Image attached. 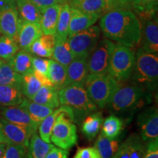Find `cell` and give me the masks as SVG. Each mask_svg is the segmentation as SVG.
I'll use <instances>...</instances> for the list:
<instances>
[{
    "label": "cell",
    "mask_w": 158,
    "mask_h": 158,
    "mask_svg": "<svg viewBox=\"0 0 158 158\" xmlns=\"http://www.w3.org/2000/svg\"><path fill=\"white\" fill-rule=\"evenodd\" d=\"M102 34L112 41L130 48L140 44L141 26L133 10L116 7L102 15L99 23Z\"/></svg>",
    "instance_id": "cell-1"
},
{
    "label": "cell",
    "mask_w": 158,
    "mask_h": 158,
    "mask_svg": "<svg viewBox=\"0 0 158 158\" xmlns=\"http://www.w3.org/2000/svg\"><path fill=\"white\" fill-rule=\"evenodd\" d=\"M152 100V92L133 83L119 84L108 107L112 112L120 114L133 111Z\"/></svg>",
    "instance_id": "cell-2"
},
{
    "label": "cell",
    "mask_w": 158,
    "mask_h": 158,
    "mask_svg": "<svg viewBox=\"0 0 158 158\" xmlns=\"http://www.w3.org/2000/svg\"><path fill=\"white\" fill-rule=\"evenodd\" d=\"M131 83L152 93L158 84V55L139 47L135 53V64L130 78ZM129 80V81H130Z\"/></svg>",
    "instance_id": "cell-3"
},
{
    "label": "cell",
    "mask_w": 158,
    "mask_h": 158,
    "mask_svg": "<svg viewBox=\"0 0 158 158\" xmlns=\"http://www.w3.org/2000/svg\"><path fill=\"white\" fill-rule=\"evenodd\" d=\"M59 103L73 110L75 122H78L89 114L98 110V107L89 98L84 85L71 84L58 91Z\"/></svg>",
    "instance_id": "cell-4"
},
{
    "label": "cell",
    "mask_w": 158,
    "mask_h": 158,
    "mask_svg": "<svg viewBox=\"0 0 158 158\" xmlns=\"http://www.w3.org/2000/svg\"><path fill=\"white\" fill-rule=\"evenodd\" d=\"M120 83L108 73H89L84 83L89 98L96 105L98 108H103L108 106Z\"/></svg>",
    "instance_id": "cell-5"
},
{
    "label": "cell",
    "mask_w": 158,
    "mask_h": 158,
    "mask_svg": "<svg viewBox=\"0 0 158 158\" xmlns=\"http://www.w3.org/2000/svg\"><path fill=\"white\" fill-rule=\"evenodd\" d=\"M135 64V53L133 48L122 44L115 45L110 57L108 73L118 83L130 80Z\"/></svg>",
    "instance_id": "cell-6"
},
{
    "label": "cell",
    "mask_w": 158,
    "mask_h": 158,
    "mask_svg": "<svg viewBox=\"0 0 158 158\" xmlns=\"http://www.w3.org/2000/svg\"><path fill=\"white\" fill-rule=\"evenodd\" d=\"M50 140L57 147L65 150L71 149L78 142L77 127L66 112H62L56 117Z\"/></svg>",
    "instance_id": "cell-7"
},
{
    "label": "cell",
    "mask_w": 158,
    "mask_h": 158,
    "mask_svg": "<svg viewBox=\"0 0 158 158\" xmlns=\"http://www.w3.org/2000/svg\"><path fill=\"white\" fill-rule=\"evenodd\" d=\"M100 32V27L93 25L69 37V45L75 57L89 56L99 42Z\"/></svg>",
    "instance_id": "cell-8"
},
{
    "label": "cell",
    "mask_w": 158,
    "mask_h": 158,
    "mask_svg": "<svg viewBox=\"0 0 158 158\" xmlns=\"http://www.w3.org/2000/svg\"><path fill=\"white\" fill-rule=\"evenodd\" d=\"M115 45L113 41L108 38L99 41L88 57L89 73H108L110 57Z\"/></svg>",
    "instance_id": "cell-9"
},
{
    "label": "cell",
    "mask_w": 158,
    "mask_h": 158,
    "mask_svg": "<svg viewBox=\"0 0 158 158\" xmlns=\"http://www.w3.org/2000/svg\"><path fill=\"white\" fill-rule=\"evenodd\" d=\"M156 12H141L137 13V17L141 26V47L149 52L157 54L158 23Z\"/></svg>",
    "instance_id": "cell-10"
},
{
    "label": "cell",
    "mask_w": 158,
    "mask_h": 158,
    "mask_svg": "<svg viewBox=\"0 0 158 158\" xmlns=\"http://www.w3.org/2000/svg\"><path fill=\"white\" fill-rule=\"evenodd\" d=\"M137 124L139 136L144 142L158 139V110L157 106H152L138 114Z\"/></svg>",
    "instance_id": "cell-11"
},
{
    "label": "cell",
    "mask_w": 158,
    "mask_h": 158,
    "mask_svg": "<svg viewBox=\"0 0 158 158\" xmlns=\"http://www.w3.org/2000/svg\"><path fill=\"white\" fill-rule=\"evenodd\" d=\"M0 130L8 143L20 144L27 148L31 135L36 132L27 126L11 123L4 118H0Z\"/></svg>",
    "instance_id": "cell-12"
},
{
    "label": "cell",
    "mask_w": 158,
    "mask_h": 158,
    "mask_svg": "<svg viewBox=\"0 0 158 158\" xmlns=\"http://www.w3.org/2000/svg\"><path fill=\"white\" fill-rule=\"evenodd\" d=\"M20 18L15 5H5L0 9V33L15 40L19 28Z\"/></svg>",
    "instance_id": "cell-13"
},
{
    "label": "cell",
    "mask_w": 158,
    "mask_h": 158,
    "mask_svg": "<svg viewBox=\"0 0 158 158\" xmlns=\"http://www.w3.org/2000/svg\"><path fill=\"white\" fill-rule=\"evenodd\" d=\"M147 149V143L139 135L132 133L120 143L119 147L112 158H143Z\"/></svg>",
    "instance_id": "cell-14"
},
{
    "label": "cell",
    "mask_w": 158,
    "mask_h": 158,
    "mask_svg": "<svg viewBox=\"0 0 158 158\" xmlns=\"http://www.w3.org/2000/svg\"><path fill=\"white\" fill-rule=\"evenodd\" d=\"M43 34L40 24L28 22L20 19L19 28L15 42L21 50L29 51L31 45Z\"/></svg>",
    "instance_id": "cell-15"
},
{
    "label": "cell",
    "mask_w": 158,
    "mask_h": 158,
    "mask_svg": "<svg viewBox=\"0 0 158 158\" xmlns=\"http://www.w3.org/2000/svg\"><path fill=\"white\" fill-rule=\"evenodd\" d=\"M68 5L83 13H94L100 16L116 7L115 2L110 0H70Z\"/></svg>",
    "instance_id": "cell-16"
},
{
    "label": "cell",
    "mask_w": 158,
    "mask_h": 158,
    "mask_svg": "<svg viewBox=\"0 0 158 158\" xmlns=\"http://www.w3.org/2000/svg\"><path fill=\"white\" fill-rule=\"evenodd\" d=\"M88 56H76L67 67V81L65 86L71 84L84 85L89 74Z\"/></svg>",
    "instance_id": "cell-17"
},
{
    "label": "cell",
    "mask_w": 158,
    "mask_h": 158,
    "mask_svg": "<svg viewBox=\"0 0 158 158\" xmlns=\"http://www.w3.org/2000/svg\"><path fill=\"white\" fill-rule=\"evenodd\" d=\"M101 18L100 15L85 13L76 8L70 7V19L69 24L68 37L79 31L89 28Z\"/></svg>",
    "instance_id": "cell-18"
},
{
    "label": "cell",
    "mask_w": 158,
    "mask_h": 158,
    "mask_svg": "<svg viewBox=\"0 0 158 158\" xmlns=\"http://www.w3.org/2000/svg\"><path fill=\"white\" fill-rule=\"evenodd\" d=\"M63 111L66 112L70 119L75 122V115L73 110L70 107H69V106H65V105H62V106L58 107L57 109L54 110L52 113L49 114L48 116H47L40 122L38 129H37L39 131L40 137L45 142H46V143H51L50 137L53 126H54L57 116H58L59 114L62 113Z\"/></svg>",
    "instance_id": "cell-19"
},
{
    "label": "cell",
    "mask_w": 158,
    "mask_h": 158,
    "mask_svg": "<svg viewBox=\"0 0 158 158\" xmlns=\"http://www.w3.org/2000/svg\"><path fill=\"white\" fill-rule=\"evenodd\" d=\"M4 119L11 123L27 126L37 132L39 126L32 121L30 116L21 108L15 106H4L1 109Z\"/></svg>",
    "instance_id": "cell-20"
},
{
    "label": "cell",
    "mask_w": 158,
    "mask_h": 158,
    "mask_svg": "<svg viewBox=\"0 0 158 158\" xmlns=\"http://www.w3.org/2000/svg\"><path fill=\"white\" fill-rule=\"evenodd\" d=\"M61 5L60 4H56L40 10L41 19L40 24L44 35L55 34Z\"/></svg>",
    "instance_id": "cell-21"
},
{
    "label": "cell",
    "mask_w": 158,
    "mask_h": 158,
    "mask_svg": "<svg viewBox=\"0 0 158 158\" xmlns=\"http://www.w3.org/2000/svg\"><path fill=\"white\" fill-rule=\"evenodd\" d=\"M18 106L24 110L29 114L32 121L38 126L47 116L54 111V109L52 108L37 104L26 98H23L22 102Z\"/></svg>",
    "instance_id": "cell-22"
},
{
    "label": "cell",
    "mask_w": 158,
    "mask_h": 158,
    "mask_svg": "<svg viewBox=\"0 0 158 158\" xmlns=\"http://www.w3.org/2000/svg\"><path fill=\"white\" fill-rule=\"evenodd\" d=\"M31 100L37 104L42 105L52 109H55L60 106L58 97V90L51 86H41Z\"/></svg>",
    "instance_id": "cell-23"
},
{
    "label": "cell",
    "mask_w": 158,
    "mask_h": 158,
    "mask_svg": "<svg viewBox=\"0 0 158 158\" xmlns=\"http://www.w3.org/2000/svg\"><path fill=\"white\" fill-rule=\"evenodd\" d=\"M32 57L29 51L21 50L18 51L7 62L15 72L23 76L33 72Z\"/></svg>",
    "instance_id": "cell-24"
},
{
    "label": "cell",
    "mask_w": 158,
    "mask_h": 158,
    "mask_svg": "<svg viewBox=\"0 0 158 158\" xmlns=\"http://www.w3.org/2000/svg\"><path fill=\"white\" fill-rule=\"evenodd\" d=\"M55 44L54 35H42L29 48V52L39 57L50 58L52 56Z\"/></svg>",
    "instance_id": "cell-25"
},
{
    "label": "cell",
    "mask_w": 158,
    "mask_h": 158,
    "mask_svg": "<svg viewBox=\"0 0 158 158\" xmlns=\"http://www.w3.org/2000/svg\"><path fill=\"white\" fill-rule=\"evenodd\" d=\"M103 117L101 112L94 111L89 114L83 121L81 132L89 141L94 140L102 127Z\"/></svg>",
    "instance_id": "cell-26"
},
{
    "label": "cell",
    "mask_w": 158,
    "mask_h": 158,
    "mask_svg": "<svg viewBox=\"0 0 158 158\" xmlns=\"http://www.w3.org/2000/svg\"><path fill=\"white\" fill-rule=\"evenodd\" d=\"M120 143L118 137L109 138L100 133L97 138L94 147L98 152L100 158H112L117 152Z\"/></svg>",
    "instance_id": "cell-27"
},
{
    "label": "cell",
    "mask_w": 158,
    "mask_h": 158,
    "mask_svg": "<svg viewBox=\"0 0 158 158\" xmlns=\"http://www.w3.org/2000/svg\"><path fill=\"white\" fill-rule=\"evenodd\" d=\"M54 146L41 139L35 132L31 135L27 147V158H45Z\"/></svg>",
    "instance_id": "cell-28"
},
{
    "label": "cell",
    "mask_w": 158,
    "mask_h": 158,
    "mask_svg": "<svg viewBox=\"0 0 158 158\" xmlns=\"http://www.w3.org/2000/svg\"><path fill=\"white\" fill-rule=\"evenodd\" d=\"M15 2L21 20L40 24L41 11L36 5L30 0H15Z\"/></svg>",
    "instance_id": "cell-29"
},
{
    "label": "cell",
    "mask_w": 158,
    "mask_h": 158,
    "mask_svg": "<svg viewBox=\"0 0 158 158\" xmlns=\"http://www.w3.org/2000/svg\"><path fill=\"white\" fill-rule=\"evenodd\" d=\"M48 77L54 87L59 90L64 87L67 81V67L56 61L51 59L48 67Z\"/></svg>",
    "instance_id": "cell-30"
},
{
    "label": "cell",
    "mask_w": 158,
    "mask_h": 158,
    "mask_svg": "<svg viewBox=\"0 0 158 158\" xmlns=\"http://www.w3.org/2000/svg\"><path fill=\"white\" fill-rule=\"evenodd\" d=\"M70 19V7L68 3L61 5L60 12L56 27L55 40H65L68 39L69 24Z\"/></svg>",
    "instance_id": "cell-31"
},
{
    "label": "cell",
    "mask_w": 158,
    "mask_h": 158,
    "mask_svg": "<svg viewBox=\"0 0 158 158\" xmlns=\"http://www.w3.org/2000/svg\"><path fill=\"white\" fill-rule=\"evenodd\" d=\"M24 97L19 89L9 85H0V106H18Z\"/></svg>",
    "instance_id": "cell-32"
},
{
    "label": "cell",
    "mask_w": 158,
    "mask_h": 158,
    "mask_svg": "<svg viewBox=\"0 0 158 158\" xmlns=\"http://www.w3.org/2000/svg\"><path fill=\"white\" fill-rule=\"evenodd\" d=\"M53 59L64 66L68 67L73 60L75 55L69 45L68 39L65 40H55L52 56Z\"/></svg>",
    "instance_id": "cell-33"
},
{
    "label": "cell",
    "mask_w": 158,
    "mask_h": 158,
    "mask_svg": "<svg viewBox=\"0 0 158 158\" xmlns=\"http://www.w3.org/2000/svg\"><path fill=\"white\" fill-rule=\"evenodd\" d=\"M101 133L109 138H118L124 129V122L116 115L108 116L102 122Z\"/></svg>",
    "instance_id": "cell-34"
},
{
    "label": "cell",
    "mask_w": 158,
    "mask_h": 158,
    "mask_svg": "<svg viewBox=\"0 0 158 158\" xmlns=\"http://www.w3.org/2000/svg\"><path fill=\"white\" fill-rule=\"evenodd\" d=\"M22 76L12 68L8 62H4L0 67V85H9L17 87L20 90Z\"/></svg>",
    "instance_id": "cell-35"
},
{
    "label": "cell",
    "mask_w": 158,
    "mask_h": 158,
    "mask_svg": "<svg viewBox=\"0 0 158 158\" xmlns=\"http://www.w3.org/2000/svg\"><path fill=\"white\" fill-rule=\"evenodd\" d=\"M43 85L32 73L22 76L20 91L27 99L31 100L35 93Z\"/></svg>",
    "instance_id": "cell-36"
},
{
    "label": "cell",
    "mask_w": 158,
    "mask_h": 158,
    "mask_svg": "<svg viewBox=\"0 0 158 158\" xmlns=\"http://www.w3.org/2000/svg\"><path fill=\"white\" fill-rule=\"evenodd\" d=\"M19 46L15 40L2 35L0 37V59L9 61L19 51Z\"/></svg>",
    "instance_id": "cell-37"
},
{
    "label": "cell",
    "mask_w": 158,
    "mask_h": 158,
    "mask_svg": "<svg viewBox=\"0 0 158 158\" xmlns=\"http://www.w3.org/2000/svg\"><path fill=\"white\" fill-rule=\"evenodd\" d=\"M1 158H27V148L20 144L7 143Z\"/></svg>",
    "instance_id": "cell-38"
},
{
    "label": "cell",
    "mask_w": 158,
    "mask_h": 158,
    "mask_svg": "<svg viewBox=\"0 0 158 158\" xmlns=\"http://www.w3.org/2000/svg\"><path fill=\"white\" fill-rule=\"evenodd\" d=\"M50 59H44L43 57H32L33 72L48 76V67Z\"/></svg>",
    "instance_id": "cell-39"
},
{
    "label": "cell",
    "mask_w": 158,
    "mask_h": 158,
    "mask_svg": "<svg viewBox=\"0 0 158 158\" xmlns=\"http://www.w3.org/2000/svg\"><path fill=\"white\" fill-rule=\"evenodd\" d=\"M158 0H138V10L136 13L141 12H156Z\"/></svg>",
    "instance_id": "cell-40"
},
{
    "label": "cell",
    "mask_w": 158,
    "mask_h": 158,
    "mask_svg": "<svg viewBox=\"0 0 158 158\" xmlns=\"http://www.w3.org/2000/svg\"><path fill=\"white\" fill-rule=\"evenodd\" d=\"M73 158H100V156L94 147H83L78 149Z\"/></svg>",
    "instance_id": "cell-41"
},
{
    "label": "cell",
    "mask_w": 158,
    "mask_h": 158,
    "mask_svg": "<svg viewBox=\"0 0 158 158\" xmlns=\"http://www.w3.org/2000/svg\"><path fill=\"white\" fill-rule=\"evenodd\" d=\"M143 158H158V139L147 142V149Z\"/></svg>",
    "instance_id": "cell-42"
},
{
    "label": "cell",
    "mask_w": 158,
    "mask_h": 158,
    "mask_svg": "<svg viewBox=\"0 0 158 158\" xmlns=\"http://www.w3.org/2000/svg\"><path fill=\"white\" fill-rule=\"evenodd\" d=\"M69 152L61 148L54 147L51 149L45 158H68Z\"/></svg>",
    "instance_id": "cell-43"
},
{
    "label": "cell",
    "mask_w": 158,
    "mask_h": 158,
    "mask_svg": "<svg viewBox=\"0 0 158 158\" xmlns=\"http://www.w3.org/2000/svg\"><path fill=\"white\" fill-rule=\"evenodd\" d=\"M116 7L120 6L121 8H126L129 10H134L135 12L138 10V0H117L116 2Z\"/></svg>",
    "instance_id": "cell-44"
},
{
    "label": "cell",
    "mask_w": 158,
    "mask_h": 158,
    "mask_svg": "<svg viewBox=\"0 0 158 158\" xmlns=\"http://www.w3.org/2000/svg\"><path fill=\"white\" fill-rule=\"evenodd\" d=\"M30 1L36 5L40 10L49 6L59 4V0H30Z\"/></svg>",
    "instance_id": "cell-45"
},
{
    "label": "cell",
    "mask_w": 158,
    "mask_h": 158,
    "mask_svg": "<svg viewBox=\"0 0 158 158\" xmlns=\"http://www.w3.org/2000/svg\"><path fill=\"white\" fill-rule=\"evenodd\" d=\"M7 143H0V158L2 157Z\"/></svg>",
    "instance_id": "cell-46"
},
{
    "label": "cell",
    "mask_w": 158,
    "mask_h": 158,
    "mask_svg": "<svg viewBox=\"0 0 158 158\" xmlns=\"http://www.w3.org/2000/svg\"><path fill=\"white\" fill-rule=\"evenodd\" d=\"M0 143H8L7 141V139H6L5 135H3L2 132V130H0Z\"/></svg>",
    "instance_id": "cell-47"
},
{
    "label": "cell",
    "mask_w": 158,
    "mask_h": 158,
    "mask_svg": "<svg viewBox=\"0 0 158 158\" xmlns=\"http://www.w3.org/2000/svg\"><path fill=\"white\" fill-rule=\"evenodd\" d=\"M5 5H15V0H0Z\"/></svg>",
    "instance_id": "cell-48"
},
{
    "label": "cell",
    "mask_w": 158,
    "mask_h": 158,
    "mask_svg": "<svg viewBox=\"0 0 158 158\" xmlns=\"http://www.w3.org/2000/svg\"><path fill=\"white\" fill-rule=\"evenodd\" d=\"M70 0H59V2L60 5H62V4H65V3H68L70 2Z\"/></svg>",
    "instance_id": "cell-49"
},
{
    "label": "cell",
    "mask_w": 158,
    "mask_h": 158,
    "mask_svg": "<svg viewBox=\"0 0 158 158\" xmlns=\"http://www.w3.org/2000/svg\"><path fill=\"white\" fill-rule=\"evenodd\" d=\"M5 4H4L3 2H2L1 1H0V9H1L2 8V7H3V6H5Z\"/></svg>",
    "instance_id": "cell-50"
},
{
    "label": "cell",
    "mask_w": 158,
    "mask_h": 158,
    "mask_svg": "<svg viewBox=\"0 0 158 158\" xmlns=\"http://www.w3.org/2000/svg\"><path fill=\"white\" fill-rule=\"evenodd\" d=\"M3 62H4V61L2 60V59H0V67H1V65L2 64V63H3Z\"/></svg>",
    "instance_id": "cell-51"
},
{
    "label": "cell",
    "mask_w": 158,
    "mask_h": 158,
    "mask_svg": "<svg viewBox=\"0 0 158 158\" xmlns=\"http://www.w3.org/2000/svg\"><path fill=\"white\" fill-rule=\"evenodd\" d=\"M110 1H112V2H115V4H116V2L117 1V0H110Z\"/></svg>",
    "instance_id": "cell-52"
}]
</instances>
